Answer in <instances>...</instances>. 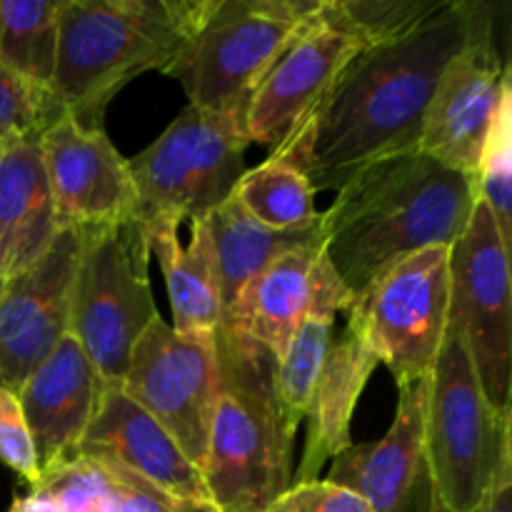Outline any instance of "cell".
<instances>
[{"mask_svg":"<svg viewBox=\"0 0 512 512\" xmlns=\"http://www.w3.org/2000/svg\"><path fill=\"white\" fill-rule=\"evenodd\" d=\"M350 295L320 250L313 268V293L303 320L288 345V353L278 363V390L285 408L303 420L308 410L310 393L323 370L325 358L333 345L335 318L340 310H348Z\"/></svg>","mask_w":512,"mask_h":512,"instance_id":"cb8c5ba5","label":"cell"},{"mask_svg":"<svg viewBox=\"0 0 512 512\" xmlns=\"http://www.w3.org/2000/svg\"><path fill=\"white\" fill-rule=\"evenodd\" d=\"M320 0H205L198 25L165 75L190 105L243 120L250 93Z\"/></svg>","mask_w":512,"mask_h":512,"instance_id":"8992f818","label":"cell"},{"mask_svg":"<svg viewBox=\"0 0 512 512\" xmlns=\"http://www.w3.org/2000/svg\"><path fill=\"white\" fill-rule=\"evenodd\" d=\"M265 512H370L368 505L350 490L328 480L300 483L285 490Z\"/></svg>","mask_w":512,"mask_h":512,"instance_id":"d6a6232c","label":"cell"},{"mask_svg":"<svg viewBox=\"0 0 512 512\" xmlns=\"http://www.w3.org/2000/svg\"><path fill=\"white\" fill-rule=\"evenodd\" d=\"M3 285H5V278H3V270H0V293H3Z\"/></svg>","mask_w":512,"mask_h":512,"instance_id":"8d00e7d4","label":"cell"},{"mask_svg":"<svg viewBox=\"0 0 512 512\" xmlns=\"http://www.w3.org/2000/svg\"><path fill=\"white\" fill-rule=\"evenodd\" d=\"M495 30V5L453 0L420 28L365 45L343 65L278 158L318 190H340L360 168L418 148L440 75L468 45Z\"/></svg>","mask_w":512,"mask_h":512,"instance_id":"6da1fadb","label":"cell"},{"mask_svg":"<svg viewBox=\"0 0 512 512\" xmlns=\"http://www.w3.org/2000/svg\"><path fill=\"white\" fill-rule=\"evenodd\" d=\"M78 455L113 460L170 498H210L203 473L190 463L168 430L133 403L120 385L105 388Z\"/></svg>","mask_w":512,"mask_h":512,"instance_id":"ac0fdd59","label":"cell"},{"mask_svg":"<svg viewBox=\"0 0 512 512\" xmlns=\"http://www.w3.org/2000/svg\"><path fill=\"white\" fill-rule=\"evenodd\" d=\"M450 248H428L380 275L350 300L348 323L365 340L398 388L433 373L448 330Z\"/></svg>","mask_w":512,"mask_h":512,"instance_id":"30bf717a","label":"cell"},{"mask_svg":"<svg viewBox=\"0 0 512 512\" xmlns=\"http://www.w3.org/2000/svg\"><path fill=\"white\" fill-rule=\"evenodd\" d=\"M378 365V358L365 345L358 330L350 323L345 325L343 335L330 345L328 358L310 393L308 410L303 415V420H308V438L303 460L293 473V485L318 480L325 463L353 445L350 420Z\"/></svg>","mask_w":512,"mask_h":512,"instance_id":"d6986e66","label":"cell"},{"mask_svg":"<svg viewBox=\"0 0 512 512\" xmlns=\"http://www.w3.org/2000/svg\"><path fill=\"white\" fill-rule=\"evenodd\" d=\"M60 0H0V65L50 90L58 60Z\"/></svg>","mask_w":512,"mask_h":512,"instance_id":"d4e9b609","label":"cell"},{"mask_svg":"<svg viewBox=\"0 0 512 512\" xmlns=\"http://www.w3.org/2000/svg\"><path fill=\"white\" fill-rule=\"evenodd\" d=\"M423 433L445 510L475 512L500 483L512 480V418L485 398L473 360L450 325L428 378Z\"/></svg>","mask_w":512,"mask_h":512,"instance_id":"5b68a950","label":"cell"},{"mask_svg":"<svg viewBox=\"0 0 512 512\" xmlns=\"http://www.w3.org/2000/svg\"><path fill=\"white\" fill-rule=\"evenodd\" d=\"M33 488L43 490L63 512H98L110 490V475L98 460L75 455L40 473Z\"/></svg>","mask_w":512,"mask_h":512,"instance_id":"f546056e","label":"cell"},{"mask_svg":"<svg viewBox=\"0 0 512 512\" xmlns=\"http://www.w3.org/2000/svg\"><path fill=\"white\" fill-rule=\"evenodd\" d=\"M65 115L50 90L35 88L0 65V148L40 135Z\"/></svg>","mask_w":512,"mask_h":512,"instance_id":"f1b7e54d","label":"cell"},{"mask_svg":"<svg viewBox=\"0 0 512 512\" xmlns=\"http://www.w3.org/2000/svg\"><path fill=\"white\" fill-rule=\"evenodd\" d=\"M318 255L320 240L280 255L240 290L220 325H230L253 338L280 363L308 308Z\"/></svg>","mask_w":512,"mask_h":512,"instance_id":"44dd1931","label":"cell"},{"mask_svg":"<svg viewBox=\"0 0 512 512\" xmlns=\"http://www.w3.org/2000/svg\"><path fill=\"white\" fill-rule=\"evenodd\" d=\"M105 388V380L70 333L25 378L15 395L33 438L40 473L78 455Z\"/></svg>","mask_w":512,"mask_h":512,"instance_id":"e0dca14e","label":"cell"},{"mask_svg":"<svg viewBox=\"0 0 512 512\" xmlns=\"http://www.w3.org/2000/svg\"><path fill=\"white\" fill-rule=\"evenodd\" d=\"M148 265V233L138 218L83 228L68 333L105 385L123 383L135 343L160 315Z\"/></svg>","mask_w":512,"mask_h":512,"instance_id":"52a82bcc","label":"cell"},{"mask_svg":"<svg viewBox=\"0 0 512 512\" xmlns=\"http://www.w3.org/2000/svg\"><path fill=\"white\" fill-rule=\"evenodd\" d=\"M435 512H450V510H445L443 505H438ZM475 512H512V480L500 483L498 488L488 495V500H485V503Z\"/></svg>","mask_w":512,"mask_h":512,"instance_id":"e575fe53","label":"cell"},{"mask_svg":"<svg viewBox=\"0 0 512 512\" xmlns=\"http://www.w3.org/2000/svg\"><path fill=\"white\" fill-rule=\"evenodd\" d=\"M203 8L205 0H60L50 95L78 125L103 130L110 100L148 70L165 73Z\"/></svg>","mask_w":512,"mask_h":512,"instance_id":"277c9868","label":"cell"},{"mask_svg":"<svg viewBox=\"0 0 512 512\" xmlns=\"http://www.w3.org/2000/svg\"><path fill=\"white\" fill-rule=\"evenodd\" d=\"M80 245L83 228L65 225L38 260L5 280L0 293V383L13 393L68 335Z\"/></svg>","mask_w":512,"mask_h":512,"instance_id":"4fadbf2b","label":"cell"},{"mask_svg":"<svg viewBox=\"0 0 512 512\" xmlns=\"http://www.w3.org/2000/svg\"><path fill=\"white\" fill-rule=\"evenodd\" d=\"M45 178L60 225L93 228L135 218V188L128 158L105 130H90L60 115L40 135Z\"/></svg>","mask_w":512,"mask_h":512,"instance_id":"2e32d148","label":"cell"},{"mask_svg":"<svg viewBox=\"0 0 512 512\" xmlns=\"http://www.w3.org/2000/svg\"><path fill=\"white\" fill-rule=\"evenodd\" d=\"M478 205V178L445 168L420 148L360 168L320 213V250L350 300L393 265L450 248Z\"/></svg>","mask_w":512,"mask_h":512,"instance_id":"7a4b0ae2","label":"cell"},{"mask_svg":"<svg viewBox=\"0 0 512 512\" xmlns=\"http://www.w3.org/2000/svg\"><path fill=\"white\" fill-rule=\"evenodd\" d=\"M205 225H208L210 240H213L223 315L233 308L240 290L260 270L268 268L280 255L320 240V218L303 228L273 230L245 213L233 195L205 218Z\"/></svg>","mask_w":512,"mask_h":512,"instance_id":"603a6c76","label":"cell"},{"mask_svg":"<svg viewBox=\"0 0 512 512\" xmlns=\"http://www.w3.org/2000/svg\"><path fill=\"white\" fill-rule=\"evenodd\" d=\"M340 23L363 45L385 43L420 28L453 0H328Z\"/></svg>","mask_w":512,"mask_h":512,"instance_id":"4316f807","label":"cell"},{"mask_svg":"<svg viewBox=\"0 0 512 512\" xmlns=\"http://www.w3.org/2000/svg\"><path fill=\"white\" fill-rule=\"evenodd\" d=\"M478 198L493 215L500 238L512 243V95L500 100L478 168Z\"/></svg>","mask_w":512,"mask_h":512,"instance_id":"83f0119b","label":"cell"},{"mask_svg":"<svg viewBox=\"0 0 512 512\" xmlns=\"http://www.w3.org/2000/svg\"><path fill=\"white\" fill-rule=\"evenodd\" d=\"M108 470L110 490L98 512H168L173 498L150 485L140 475L120 468L118 463L105 458H93Z\"/></svg>","mask_w":512,"mask_h":512,"instance_id":"1f68e13d","label":"cell"},{"mask_svg":"<svg viewBox=\"0 0 512 512\" xmlns=\"http://www.w3.org/2000/svg\"><path fill=\"white\" fill-rule=\"evenodd\" d=\"M245 213L273 230H293L315 223V190L288 160L270 155L253 170H245L233 190Z\"/></svg>","mask_w":512,"mask_h":512,"instance_id":"484cf974","label":"cell"},{"mask_svg":"<svg viewBox=\"0 0 512 512\" xmlns=\"http://www.w3.org/2000/svg\"><path fill=\"white\" fill-rule=\"evenodd\" d=\"M360 48L365 45L358 35L340 23L328 0H320L250 93L243 115L250 143L265 145L270 155L283 150Z\"/></svg>","mask_w":512,"mask_h":512,"instance_id":"7c38bea8","label":"cell"},{"mask_svg":"<svg viewBox=\"0 0 512 512\" xmlns=\"http://www.w3.org/2000/svg\"><path fill=\"white\" fill-rule=\"evenodd\" d=\"M168 512H223L210 498H173Z\"/></svg>","mask_w":512,"mask_h":512,"instance_id":"d590c367","label":"cell"},{"mask_svg":"<svg viewBox=\"0 0 512 512\" xmlns=\"http://www.w3.org/2000/svg\"><path fill=\"white\" fill-rule=\"evenodd\" d=\"M0 463L18 473L33 488L40 480L33 438L25 425L18 395L0 383Z\"/></svg>","mask_w":512,"mask_h":512,"instance_id":"4dcf8cb0","label":"cell"},{"mask_svg":"<svg viewBox=\"0 0 512 512\" xmlns=\"http://www.w3.org/2000/svg\"><path fill=\"white\" fill-rule=\"evenodd\" d=\"M428 378L400 390L383 440L350 445L333 458L328 483L358 495L370 512H435L440 505L423 433Z\"/></svg>","mask_w":512,"mask_h":512,"instance_id":"9a60e30c","label":"cell"},{"mask_svg":"<svg viewBox=\"0 0 512 512\" xmlns=\"http://www.w3.org/2000/svg\"><path fill=\"white\" fill-rule=\"evenodd\" d=\"M250 145L243 120L210 113L195 105L135 158L128 160L135 188V218L145 230L153 225H190L205 220L233 195L245 173Z\"/></svg>","mask_w":512,"mask_h":512,"instance_id":"ba28073f","label":"cell"},{"mask_svg":"<svg viewBox=\"0 0 512 512\" xmlns=\"http://www.w3.org/2000/svg\"><path fill=\"white\" fill-rule=\"evenodd\" d=\"M5 512H63L53 498L38 488H30L25 495H15L13 503Z\"/></svg>","mask_w":512,"mask_h":512,"instance_id":"836d02e7","label":"cell"},{"mask_svg":"<svg viewBox=\"0 0 512 512\" xmlns=\"http://www.w3.org/2000/svg\"><path fill=\"white\" fill-rule=\"evenodd\" d=\"M63 228L45 178L40 140L0 148V270L8 280L50 248Z\"/></svg>","mask_w":512,"mask_h":512,"instance_id":"ffe728a7","label":"cell"},{"mask_svg":"<svg viewBox=\"0 0 512 512\" xmlns=\"http://www.w3.org/2000/svg\"><path fill=\"white\" fill-rule=\"evenodd\" d=\"M448 325L460 335L485 398L512 418L510 248L483 203L448 255Z\"/></svg>","mask_w":512,"mask_h":512,"instance_id":"9c48e42d","label":"cell"},{"mask_svg":"<svg viewBox=\"0 0 512 512\" xmlns=\"http://www.w3.org/2000/svg\"><path fill=\"white\" fill-rule=\"evenodd\" d=\"M150 255L155 253L173 308L175 333H215L223 323L218 270L205 220L190 225V243L178 238V225H153L145 230Z\"/></svg>","mask_w":512,"mask_h":512,"instance_id":"7402d4cb","label":"cell"},{"mask_svg":"<svg viewBox=\"0 0 512 512\" xmlns=\"http://www.w3.org/2000/svg\"><path fill=\"white\" fill-rule=\"evenodd\" d=\"M508 90L510 68L500 55L493 30L450 60L440 75L418 148L445 168L478 178L485 143Z\"/></svg>","mask_w":512,"mask_h":512,"instance_id":"5bb4252c","label":"cell"},{"mask_svg":"<svg viewBox=\"0 0 512 512\" xmlns=\"http://www.w3.org/2000/svg\"><path fill=\"white\" fill-rule=\"evenodd\" d=\"M218 393L203 478L223 512H265L293 488L300 418L278 390V360L240 330H215Z\"/></svg>","mask_w":512,"mask_h":512,"instance_id":"3957f363","label":"cell"},{"mask_svg":"<svg viewBox=\"0 0 512 512\" xmlns=\"http://www.w3.org/2000/svg\"><path fill=\"white\" fill-rule=\"evenodd\" d=\"M120 388L203 473L218 393L215 333H175L158 315L135 343Z\"/></svg>","mask_w":512,"mask_h":512,"instance_id":"8fae6325","label":"cell"}]
</instances>
